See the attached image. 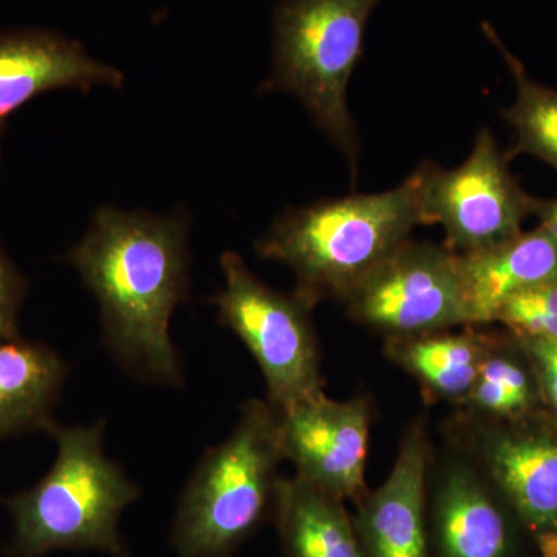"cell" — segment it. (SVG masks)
Wrapping results in <instances>:
<instances>
[{
	"instance_id": "cell-2",
	"label": "cell",
	"mask_w": 557,
	"mask_h": 557,
	"mask_svg": "<svg viewBox=\"0 0 557 557\" xmlns=\"http://www.w3.org/2000/svg\"><path fill=\"white\" fill-rule=\"evenodd\" d=\"M426 163L397 188L314 201L288 209L256 242L262 259L295 273V293L317 307L321 300L346 302L355 288L391 258L424 214Z\"/></svg>"
},
{
	"instance_id": "cell-1",
	"label": "cell",
	"mask_w": 557,
	"mask_h": 557,
	"mask_svg": "<svg viewBox=\"0 0 557 557\" xmlns=\"http://www.w3.org/2000/svg\"><path fill=\"white\" fill-rule=\"evenodd\" d=\"M67 260L100 304L110 354L138 380L182 386L170 324L188 298L189 220L102 207Z\"/></svg>"
},
{
	"instance_id": "cell-19",
	"label": "cell",
	"mask_w": 557,
	"mask_h": 557,
	"mask_svg": "<svg viewBox=\"0 0 557 557\" xmlns=\"http://www.w3.org/2000/svg\"><path fill=\"white\" fill-rule=\"evenodd\" d=\"M482 30L515 78V102L502 112L516 134L515 146L507 150L508 159L533 156L557 172V90L531 78L523 62L502 42L487 22H483Z\"/></svg>"
},
{
	"instance_id": "cell-21",
	"label": "cell",
	"mask_w": 557,
	"mask_h": 557,
	"mask_svg": "<svg viewBox=\"0 0 557 557\" xmlns=\"http://www.w3.org/2000/svg\"><path fill=\"white\" fill-rule=\"evenodd\" d=\"M516 336V335H515ZM536 379L542 408L557 420V343L536 336H516Z\"/></svg>"
},
{
	"instance_id": "cell-7",
	"label": "cell",
	"mask_w": 557,
	"mask_h": 557,
	"mask_svg": "<svg viewBox=\"0 0 557 557\" xmlns=\"http://www.w3.org/2000/svg\"><path fill=\"white\" fill-rule=\"evenodd\" d=\"M344 304L351 321L386 339L472 325L460 255L429 242H406Z\"/></svg>"
},
{
	"instance_id": "cell-6",
	"label": "cell",
	"mask_w": 557,
	"mask_h": 557,
	"mask_svg": "<svg viewBox=\"0 0 557 557\" xmlns=\"http://www.w3.org/2000/svg\"><path fill=\"white\" fill-rule=\"evenodd\" d=\"M225 288L209 302L222 327L231 330L256 359L269 403L284 412L324 392L321 351L311 307L295 292H277L260 281L236 251L220 258Z\"/></svg>"
},
{
	"instance_id": "cell-16",
	"label": "cell",
	"mask_w": 557,
	"mask_h": 557,
	"mask_svg": "<svg viewBox=\"0 0 557 557\" xmlns=\"http://www.w3.org/2000/svg\"><path fill=\"white\" fill-rule=\"evenodd\" d=\"M69 366L49 346L0 341V438L49 432Z\"/></svg>"
},
{
	"instance_id": "cell-22",
	"label": "cell",
	"mask_w": 557,
	"mask_h": 557,
	"mask_svg": "<svg viewBox=\"0 0 557 557\" xmlns=\"http://www.w3.org/2000/svg\"><path fill=\"white\" fill-rule=\"evenodd\" d=\"M27 293V281L0 245V341L20 338L17 314Z\"/></svg>"
},
{
	"instance_id": "cell-23",
	"label": "cell",
	"mask_w": 557,
	"mask_h": 557,
	"mask_svg": "<svg viewBox=\"0 0 557 557\" xmlns=\"http://www.w3.org/2000/svg\"><path fill=\"white\" fill-rule=\"evenodd\" d=\"M534 218L539 220V226L547 231L557 245V197L548 200L537 199Z\"/></svg>"
},
{
	"instance_id": "cell-11",
	"label": "cell",
	"mask_w": 557,
	"mask_h": 557,
	"mask_svg": "<svg viewBox=\"0 0 557 557\" xmlns=\"http://www.w3.org/2000/svg\"><path fill=\"white\" fill-rule=\"evenodd\" d=\"M370 426L364 397L336 401L322 392L278 413L282 453L295 474L344 502H358L369 491Z\"/></svg>"
},
{
	"instance_id": "cell-4",
	"label": "cell",
	"mask_w": 557,
	"mask_h": 557,
	"mask_svg": "<svg viewBox=\"0 0 557 557\" xmlns=\"http://www.w3.org/2000/svg\"><path fill=\"white\" fill-rule=\"evenodd\" d=\"M278 413L248 399L230 437L201 456L171 525L178 557H234L273 518L278 465L284 461Z\"/></svg>"
},
{
	"instance_id": "cell-9",
	"label": "cell",
	"mask_w": 557,
	"mask_h": 557,
	"mask_svg": "<svg viewBox=\"0 0 557 557\" xmlns=\"http://www.w3.org/2000/svg\"><path fill=\"white\" fill-rule=\"evenodd\" d=\"M465 456L507 500L528 537L557 534V420L541 409L516 420L460 418Z\"/></svg>"
},
{
	"instance_id": "cell-3",
	"label": "cell",
	"mask_w": 557,
	"mask_h": 557,
	"mask_svg": "<svg viewBox=\"0 0 557 557\" xmlns=\"http://www.w3.org/2000/svg\"><path fill=\"white\" fill-rule=\"evenodd\" d=\"M106 421L60 426L53 467L30 490L5 500L13 525L10 557H44L57 552H97L132 557L120 520L139 497L138 486L104 454Z\"/></svg>"
},
{
	"instance_id": "cell-8",
	"label": "cell",
	"mask_w": 557,
	"mask_h": 557,
	"mask_svg": "<svg viewBox=\"0 0 557 557\" xmlns=\"http://www.w3.org/2000/svg\"><path fill=\"white\" fill-rule=\"evenodd\" d=\"M490 129L475 138L471 156L454 170L426 163L424 214L446 233V247L458 252L482 251L504 244L534 218L537 197L530 196L509 170Z\"/></svg>"
},
{
	"instance_id": "cell-15",
	"label": "cell",
	"mask_w": 557,
	"mask_h": 557,
	"mask_svg": "<svg viewBox=\"0 0 557 557\" xmlns=\"http://www.w3.org/2000/svg\"><path fill=\"white\" fill-rule=\"evenodd\" d=\"M271 519L284 557H368L346 502L299 475L278 479Z\"/></svg>"
},
{
	"instance_id": "cell-18",
	"label": "cell",
	"mask_w": 557,
	"mask_h": 557,
	"mask_svg": "<svg viewBox=\"0 0 557 557\" xmlns=\"http://www.w3.org/2000/svg\"><path fill=\"white\" fill-rule=\"evenodd\" d=\"M458 408L482 420H516L544 409L533 370L512 333L508 341L493 336L474 386Z\"/></svg>"
},
{
	"instance_id": "cell-14",
	"label": "cell",
	"mask_w": 557,
	"mask_h": 557,
	"mask_svg": "<svg viewBox=\"0 0 557 557\" xmlns=\"http://www.w3.org/2000/svg\"><path fill=\"white\" fill-rule=\"evenodd\" d=\"M461 285L472 325L496 322L509 299L557 284V245L541 226L504 244L460 255Z\"/></svg>"
},
{
	"instance_id": "cell-13",
	"label": "cell",
	"mask_w": 557,
	"mask_h": 557,
	"mask_svg": "<svg viewBox=\"0 0 557 557\" xmlns=\"http://www.w3.org/2000/svg\"><path fill=\"white\" fill-rule=\"evenodd\" d=\"M123 83L121 70L94 60L78 40L36 28L0 32V138L10 116L40 94Z\"/></svg>"
},
{
	"instance_id": "cell-17",
	"label": "cell",
	"mask_w": 557,
	"mask_h": 557,
	"mask_svg": "<svg viewBox=\"0 0 557 557\" xmlns=\"http://www.w3.org/2000/svg\"><path fill=\"white\" fill-rule=\"evenodd\" d=\"M475 327L388 338L384 350L394 364L417 380L429 397L460 406L474 386L493 343V335Z\"/></svg>"
},
{
	"instance_id": "cell-20",
	"label": "cell",
	"mask_w": 557,
	"mask_h": 557,
	"mask_svg": "<svg viewBox=\"0 0 557 557\" xmlns=\"http://www.w3.org/2000/svg\"><path fill=\"white\" fill-rule=\"evenodd\" d=\"M496 322L516 336H536L557 343V284L520 293L509 299Z\"/></svg>"
},
{
	"instance_id": "cell-12",
	"label": "cell",
	"mask_w": 557,
	"mask_h": 557,
	"mask_svg": "<svg viewBox=\"0 0 557 557\" xmlns=\"http://www.w3.org/2000/svg\"><path fill=\"white\" fill-rule=\"evenodd\" d=\"M431 443L423 421L403 435L391 474L358 502L355 528L368 557H431L428 479Z\"/></svg>"
},
{
	"instance_id": "cell-5",
	"label": "cell",
	"mask_w": 557,
	"mask_h": 557,
	"mask_svg": "<svg viewBox=\"0 0 557 557\" xmlns=\"http://www.w3.org/2000/svg\"><path fill=\"white\" fill-rule=\"evenodd\" d=\"M381 0H281L274 10L273 67L262 90L298 98L357 174L358 137L347 89L366 27Z\"/></svg>"
},
{
	"instance_id": "cell-10",
	"label": "cell",
	"mask_w": 557,
	"mask_h": 557,
	"mask_svg": "<svg viewBox=\"0 0 557 557\" xmlns=\"http://www.w3.org/2000/svg\"><path fill=\"white\" fill-rule=\"evenodd\" d=\"M428 533L431 557H527L531 548L516 512L467 456L429 474Z\"/></svg>"
},
{
	"instance_id": "cell-24",
	"label": "cell",
	"mask_w": 557,
	"mask_h": 557,
	"mask_svg": "<svg viewBox=\"0 0 557 557\" xmlns=\"http://www.w3.org/2000/svg\"><path fill=\"white\" fill-rule=\"evenodd\" d=\"M0 500H2V498H0Z\"/></svg>"
}]
</instances>
